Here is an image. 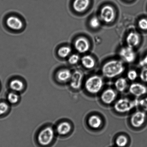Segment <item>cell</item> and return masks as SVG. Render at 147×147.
I'll return each mask as SVG.
<instances>
[{
    "instance_id": "1",
    "label": "cell",
    "mask_w": 147,
    "mask_h": 147,
    "mask_svg": "<svg viewBox=\"0 0 147 147\" xmlns=\"http://www.w3.org/2000/svg\"><path fill=\"white\" fill-rule=\"evenodd\" d=\"M125 70V67L123 62L117 60L108 61L104 64L102 68V75L109 79L119 76Z\"/></svg>"
},
{
    "instance_id": "2",
    "label": "cell",
    "mask_w": 147,
    "mask_h": 147,
    "mask_svg": "<svg viewBox=\"0 0 147 147\" xmlns=\"http://www.w3.org/2000/svg\"><path fill=\"white\" fill-rule=\"evenodd\" d=\"M104 85V81L102 77L99 75L91 76L86 80L84 86L86 90L92 95L99 93Z\"/></svg>"
},
{
    "instance_id": "3",
    "label": "cell",
    "mask_w": 147,
    "mask_h": 147,
    "mask_svg": "<svg viewBox=\"0 0 147 147\" xmlns=\"http://www.w3.org/2000/svg\"><path fill=\"white\" fill-rule=\"evenodd\" d=\"M138 99L132 100L127 98H121L115 102L114 109L118 113H127L138 107Z\"/></svg>"
},
{
    "instance_id": "4",
    "label": "cell",
    "mask_w": 147,
    "mask_h": 147,
    "mask_svg": "<svg viewBox=\"0 0 147 147\" xmlns=\"http://www.w3.org/2000/svg\"><path fill=\"white\" fill-rule=\"evenodd\" d=\"M54 129L50 126L41 130L37 137V141L41 147H48L52 144L55 138Z\"/></svg>"
},
{
    "instance_id": "5",
    "label": "cell",
    "mask_w": 147,
    "mask_h": 147,
    "mask_svg": "<svg viewBox=\"0 0 147 147\" xmlns=\"http://www.w3.org/2000/svg\"><path fill=\"white\" fill-rule=\"evenodd\" d=\"M130 94L137 98H140L147 93V88L144 84L133 82L128 87Z\"/></svg>"
},
{
    "instance_id": "6",
    "label": "cell",
    "mask_w": 147,
    "mask_h": 147,
    "mask_svg": "<svg viewBox=\"0 0 147 147\" xmlns=\"http://www.w3.org/2000/svg\"><path fill=\"white\" fill-rule=\"evenodd\" d=\"M146 116V114L144 111H136L131 117L130 122L131 125L134 128L140 127L145 123Z\"/></svg>"
},
{
    "instance_id": "7",
    "label": "cell",
    "mask_w": 147,
    "mask_h": 147,
    "mask_svg": "<svg viewBox=\"0 0 147 147\" xmlns=\"http://www.w3.org/2000/svg\"><path fill=\"white\" fill-rule=\"evenodd\" d=\"M119 55L123 60L128 63L134 62L136 58V55L133 48L128 46L121 49L119 51Z\"/></svg>"
},
{
    "instance_id": "8",
    "label": "cell",
    "mask_w": 147,
    "mask_h": 147,
    "mask_svg": "<svg viewBox=\"0 0 147 147\" xmlns=\"http://www.w3.org/2000/svg\"><path fill=\"white\" fill-rule=\"evenodd\" d=\"M117 94L116 91L112 88H107L102 91L100 96V99L103 103L110 105L116 100Z\"/></svg>"
},
{
    "instance_id": "9",
    "label": "cell",
    "mask_w": 147,
    "mask_h": 147,
    "mask_svg": "<svg viewBox=\"0 0 147 147\" xmlns=\"http://www.w3.org/2000/svg\"><path fill=\"white\" fill-rule=\"evenodd\" d=\"M84 76L83 74L81 71H75L72 73L70 80L71 88L75 90L80 89L82 86Z\"/></svg>"
},
{
    "instance_id": "10",
    "label": "cell",
    "mask_w": 147,
    "mask_h": 147,
    "mask_svg": "<svg viewBox=\"0 0 147 147\" xmlns=\"http://www.w3.org/2000/svg\"><path fill=\"white\" fill-rule=\"evenodd\" d=\"M100 16L104 22L107 23L112 22L115 18V12L113 8L109 5L103 7L101 10Z\"/></svg>"
},
{
    "instance_id": "11",
    "label": "cell",
    "mask_w": 147,
    "mask_h": 147,
    "mask_svg": "<svg viewBox=\"0 0 147 147\" xmlns=\"http://www.w3.org/2000/svg\"><path fill=\"white\" fill-rule=\"evenodd\" d=\"M75 47L76 49L80 53H85L89 50V43L85 38L80 37L75 41Z\"/></svg>"
},
{
    "instance_id": "12",
    "label": "cell",
    "mask_w": 147,
    "mask_h": 147,
    "mask_svg": "<svg viewBox=\"0 0 147 147\" xmlns=\"http://www.w3.org/2000/svg\"><path fill=\"white\" fill-rule=\"evenodd\" d=\"M6 24L9 28L15 30H19L23 27V24L21 20L14 16L8 18L7 20Z\"/></svg>"
},
{
    "instance_id": "13",
    "label": "cell",
    "mask_w": 147,
    "mask_h": 147,
    "mask_svg": "<svg viewBox=\"0 0 147 147\" xmlns=\"http://www.w3.org/2000/svg\"><path fill=\"white\" fill-rule=\"evenodd\" d=\"M114 86L115 89L120 92H125L129 87L127 80L123 77L117 78L115 81Z\"/></svg>"
},
{
    "instance_id": "14",
    "label": "cell",
    "mask_w": 147,
    "mask_h": 147,
    "mask_svg": "<svg viewBox=\"0 0 147 147\" xmlns=\"http://www.w3.org/2000/svg\"><path fill=\"white\" fill-rule=\"evenodd\" d=\"M90 4V0H75L73 3V7L76 11L82 12L88 8Z\"/></svg>"
},
{
    "instance_id": "15",
    "label": "cell",
    "mask_w": 147,
    "mask_h": 147,
    "mask_svg": "<svg viewBox=\"0 0 147 147\" xmlns=\"http://www.w3.org/2000/svg\"><path fill=\"white\" fill-rule=\"evenodd\" d=\"M126 42L128 46L133 48L138 46L140 42V37L138 34L131 32L128 34L126 38Z\"/></svg>"
},
{
    "instance_id": "16",
    "label": "cell",
    "mask_w": 147,
    "mask_h": 147,
    "mask_svg": "<svg viewBox=\"0 0 147 147\" xmlns=\"http://www.w3.org/2000/svg\"><path fill=\"white\" fill-rule=\"evenodd\" d=\"M88 123L90 127L93 129H98L102 125V121L98 115H92L88 118Z\"/></svg>"
},
{
    "instance_id": "17",
    "label": "cell",
    "mask_w": 147,
    "mask_h": 147,
    "mask_svg": "<svg viewBox=\"0 0 147 147\" xmlns=\"http://www.w3.org/2000/svg\"><path fill=\"white\" fill-rule=\"evenodd\" d=\"M72 73L69 69H62L59 71L57 74V78L61 82H65L70 80Z\"/></svg>"
},
{
    "instance_id": "18",
    "label": "cell",
    "mask_w": 147,
    "mask_h": 147,
    "mask_svg": "<svg viewBox=\"0 0 147 147\" xmlns=\"http://www.w3.org/2000/svg\"><path fill=\"white\" fill-rule=\"evenodd\" d=\"M71 129L72 126L69 122H63L61 123L58 125L57 131L59 135L65 136L69 133Z\"/></svg>"
},
{
    "instance_id": "19",
    "label": "cell",
    "mask_w": 147,
    "mask_h": 147,
    "mask_svg": "<svg viewBox=\"0 0 147 147\" xmlns=\"http://www.w3.org/2000/svg\"><path fill=\"white\" fill-rule=\"evenodd\" d=\"M83 66L87 69H92L95 66V60L92 57L89 55H85L81 59Z\"/></svg>"
},
{
    "instance_id": "20",
    "label": "cell",
    "mask_w": 147,
    "mask_h": 147,
    "mask_svg": "<svg viewBox=\"0 0 147 147\" xmlns=\"http://www.w3.org/2000/svg\"><path fill=\"white\" fill-rule=\"evenodd\" d=\"M9 87L12 90L15 92H20L23 90L24 85L22 81L19 79L12 80L9 83Z\"/></svg>"
},
{
    "instance_id": "21",
    "label": "cell",
    "mask_w": 147,
    "mask_h": 147,
    "mask_svg": "<svg viewBox=\"0 0 147 147\" xmlns=\"http://www.w3.org/2000/svg\"><path fill=\"white\" fill-rule=\"evenodd\" d=\"M115 142L118 147H125L128 144V140L125 136L120 135L117 137Z\"/></svg>"
},
{
    "instance_id": "22",
    "label": "cell",
    "mask_w": 147,
    "mask_h": 147,
    "mask_svg": "<svg viewBox=\"0 0 147 147\" xmlns=\"http://www.w3.org/2000/svg\"><path fill=\"white\" fill-rule=\"evenodd\" d=\"M71 51L72 50L70 47L67 46L63 47L58 50V53L61 57L65 58L70 55Z\"/></svg>"
},
{
    "instance_id": "23",
    "label": "cell",
    "mask_w": 147,
    "mask_h": 147,
    "mask_svg": "<svg viewBox=\"0 0 147 147\" xmlns=\"http://www.w3.org/2000/svg\"><path fill=\"white\" fill-rule=\"evenodd\" d=\"M7 99L10 103L16 104L19 100V96L18 94L15 92H10L8 94Z\"/></svg>"
},
{
    "instance_id": "24",
    "label": "cell",
    "mask_w": 147,
    "mask_h": 147,
    "mask_svg": "<svg viewBox=\"0 0 147 147\" xmlns=\"http://www.w3.org/2000/svg\"><path fill=\"white\" fill-rule=\"evenodd\" d=\"M138 73L135 70H130L127 73V78L130 81H135L138 78Z\"/></svg>"
},
{
    "instance_id": "25",
    "label": "cell",
    "mask_w": 147,
    "mask_h": 147,
    "mask_svg": "<svg viewBox=\"0 0 147 147\" xmlns=\"http://www.w3.org/2000/svg\"><path fill=\"white\" fill-rule=\"evenodd\" d=\"M138 107L141 108L142 111L147 112V97L138 99Z\"/></svg>"
},
{
    "instance_id": "26",
    "label": "cell",
    "mask_w": 147,
    "mask_h": 147,
    "mask_svg": "<svg viewBox=\"0 0 147 147\" xmlns=\"http://www.w3.org/2000/svg\"><path fill=\"white\" fill-rule=\"evenodd\" d=\"M100 21L99 18L97 17H94L91 18L90 21V25L91 28H97L100 26Z\"/></svg>"
},
{
    "instance_id": "27",
    "label": "cell",
    "mask_w": 147,
    "mask_h": 147,
    "mask_svg": "<svg viewBox=\"0 0 147 147\" xmlns=\"http://www.w3.org/2000/svg\"><path fill=\"white\" fill-rule=\"evenodd\" d=\"M9 106L5 102H0V116L5 115L9 110Z\"/></svg>"
},
{
    "instance_id": "28",
    "label": "cell",
    "mask_w": 147,
    "mask_h": 147,
    "mask_svg": "<svg viewBox=\"0 0 147 147\" xmlns=\"http://www.w3.org/2000/svg\"><path fill=\"white\" fill-rule=\"evenodd\" d=\"M140 79L143 82L147 83V67H144L139 75Z\"/></svg>"
},
{
    "instance_id": "29",
    "label": "cell",
    "mask_w": 147,
    "mask_h": 147,
    "mask_svg": "<svg viewBox=\"0 0 147 147\" xmlns=\"http://www.w3.org/2000/svg\"><path fill=\"white\" fill-rule=\"evenodd\" d=\"M80 59V57L77 54H74L71 55L68 59V62L71 65H74L78 63Z\"/></svg>"
},
{
    "instance_id": "30",
    "label": "cell",
    "mask_w": 147,
    "mask_h": 147,
    "mask_svg": "<svg viewBox=\"0 0 147 147\" xmlns=\"http://www.w3.org/2000/svg\"><path fill=\"white\" fill-rule=\"evenodd\" d=\"M138 26L141 29L147 30V20L145 18L140 20L138 22Z\"/></svg>"
},
{
    "instance_id": "31",
    "label": "cell",
    "mask_w": 147,
    "mask_h": 147,
    "mask_svg": "<svg viewBox=\"0 0 147 147\" xmlns=\"http://www.w3.org/2000/svg\"><path fill=\"white\" fill-rule=\"evenodd\" d=\"M139 65L141 67H143L147 66V55H146L143 59L140 61Z\"/></svg>"
}]
</instances>
